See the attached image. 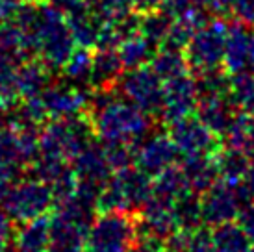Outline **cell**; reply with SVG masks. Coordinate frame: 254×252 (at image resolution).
<instances>
[{"instance_id":"cell-34","label":"cell","mask_w":254,"mask_h":252,"mask_svg":"<svg viewBox=\"0 0 254 252\" xmlns=\"http://www.w3.org/2000/svg\"><path fill=\"white\" fill-rule=\"evenodd\" d=\"M236 89V98L243 108L254 110V78L240 76L234 84Z\"/></svg>"},{"instance_id":"cell-6","label":"cell","mask_w":254,"mask_h":252,"mask_svg":"<svg viewBox=\"0 0 254 252\" xmlns=\"http://www.w3.org/2000/svg\"><path fill=\"white\" fill-rule=\"evenodd\" d=\"M121 93L128 98V102H132L143 112H158L163 106V87L162 78L154 72L150 67L147 69L145 65L137 69H130L121 76L119 80Z\"/></svg>"},{"instance_id":"cell-43","label":"cell","mask_w":254,"mask_h":252,"mask_svg":"<svg viewBox=\"0 0 254 252\" xmlns=\"http://www.w3.org/2000/svg\"><path fill=\"white\" fill-rule=\"evenodd\" d=\"M249 130H251V133H249V135H251V139L254 141V121H253V125H251V128H249Z\"/></svg>"},{"instance_id":"cell-44","label":"cell","mask_w":254,"mask_h":252,"mask_svg":"<svg viewBox=\"0 0 254 252\" xmlns=\"http://www.w3.org/2000/svg\"><path fill=\"white\" fill-rule=\"evenodd\" d=\"M85 2H87V4H89V7H91V6H95L99 0H85Z\"/></svg>"},{"instance_id":"cell-8","label":"cell","mask_w":254,"mask_h":252,"mask_svg":"<svg viewBox=\"0 0 254 252\" xmlns=\"http://www.w3.org/2000/svg\"><path fill=\"white\" fill-rule=\"evenodd\" d=\"M71 165L80 182L91 184L97 188H104L113 175L110 160H108L106 147L100 141L99 143L93 139L89 141L80 150V154L71 161Z\"/></svg>"},{"instance_id":"cell-42","label":"cell","mask_w":254,"mask_h":252,"mask_svg":"<svg viewBox=\"0 0 254 252\" xmlns=\"http://www.w3.org/2000/svg\"><path fill=\"white\" fill-rule=\"evenodd\" d=\"M7 112H9V108L7 104L0 98V128H4L7 125Z\"/></svg>"},{"instance_id":"cell-17","label":"cell","mask_w":254,"mask_h":252,"mask_svg":"<svg viewBox=\"0 0 254 252\" xmlns=\"http://www.w3.org/2000/svg\"><path fill=\"white\" fill-rule=\"evenodd\" d=\"M123 60L119 56V50H100L93 54V69L89 84L97 89H110L119 84L123 76Z\"/></svg>"},{"instance_id":"cell-15","label":"cell","mask_w":254,"mask_h":252,"mask_svg":"<svg viewBox=\"0 0 254 252\" xmlns=\"http://www.w3.org/2000/svg\"><path fill=\"white\" fill-rule=\"evenodd\" d=\"M202 206V221L213 226L230 223L240 213V196L225 188H212Z\"/></svg>"},{"instance_id":"cell-41","label":"cell","mask_w":254,"mask_h":252,"mask_svg":"<svg viewBox=\"0 0 254 252\" xmlns=\"http://www.w3.org/2000/svg\"><path fill=\"white\" fill-rule=\"evenodd\" d=\"M162 4L163 0H132V7H134L137 13H143V15L156 11Z\"/></svg>"},{"instance_id":"cell-4","label":"cell","mask_w":254,"mask_h":252,"mask_svg":"<svg viewBox=\"0 0 254 252\" xmlns=\"http://www.w3.org/2000/svg\"><path fill=\"white\" fill-rule=\"evenodd\" d=\"M135 236V221L128 211H100L89 228L85 252H128Z\"/></svg>"},{"instance_id":"cell-38","label":"cell","mask_w":254,"mask_h":252,"mask_svg":"<svg viewBox=\"0 0 254 252\" xmlns=\"http://www.w3.org/2000/svg\"><path fill=\"white\" fill-rule=\"evenodd\" d=\"M240 226L245 230V234L249 236V239L254 243V204L243 208L240 211Z\"/></svg>"},{"instance_id":"cell-39","label":"cell","mask_w":254,"mask_h":252,"mask_svg":"<svg viewBox=\"0 0 254 252\" xmlns=\"http://www.w3.org/2000/svg\"><path fill=\"white\" fill-rule=\"evenodd\" d=\"M19 6H21L19 0H0V24L13 21Z\"/></svg>"},{"instance_id":"cell-20","label":"cell","mask_w":254,"mask_h":252,"mask_svg":"<svg viewBox=\"0 0 254 252\" xmlns=\"http://www.w3.org/2000/svg\"><path fill=\"white\" fill-rule=\"evenodd\" d=\"M213 243L215 252H247L251 249V239L245 230L232 221L219 224L217 230L213 232Z\"/></svg>"},{"instance_id":"cell-26","label":"cell","mask_w":254,"mask_h":252,"mask_svg":"<svg viewBox=\"0 0 254 252\" xmlns=\"http://www.w3.org/2000/svg\"><path fill=\"white\" fill-rule=\"evenodd\" d=\"M186 63L188 62L178 54L177 50L165 49L163 52L152 58V69L162 80H173L177 76H182Z\"/></svg>"},{"instance_id":"cell-3","label":"cell","mask_w":254,"mask_h":252,"mask_svg":"<svg viewBox=\"0 0 254 252\" xmlns=\"http://www.w3.org/2000/svg\"><path fill=\"white\" fill-rule=\"evenodd\" d=\"M93 139V126L87 115L69 119H50L39 128L41 156L71 163L80 150Z\"/></svg>"},{"instance_id":"cell-13","label":"cell","mask_w":254,"mask_h":252,"mask_svg":"<svg viewBox=\"0 0 254 252\" xmlns=\"http://www.w3.org/2000/svg\"><path fill=\"white\" fill-rule=\"evenodd\" d=\"M173 143L190 156H204L212 148L213 135L202 123L184 117L173 126Z\"/></svg>"},{"instance_id":"cell-28","label":"cell","mask_w":254,"mask_h":252,"mask_svg":"<svg viewBox=\"0 0 254 252\" xmlns=\"http://www.w3.org/2000/svg\"><path fill=\"white\" fill-rule=\"evenodd\" d=\"M91 11L102 24L104 22H119L132 11V0H99Z\"/></svg>"},{"instance_id":"cell-45","label":"cell","mask_w":254,"mask_h":252,"mask_svg":"<svg viewBox=\"0 0 254 252\" xmlns=\"http://www.w3.org/2000/svg\"><path fill=\"white\" fill-rule=\"evenodd\" d=\"M197 2H210V0H197Z\"/></svg>"},{"instance_id":"cell-12","label":"cell","mask_w":254,"mask_h":252,"mask_svg":"<svg viewBox=\"0 0 254 252\" xmlns=\"http://www.w3.org/2000/svg\"><path fill=\"white\" fill-rule=\"evenodd\" d=\"M195 93L197 89L188 78L177 76L169 80L163 89L162 115L171 123L184 119L195 104Z\"/></svg>"},{"instance_id":"cell-11","label":"cell","mask_w":254,"mask_h":252,"mask_svg":"<svg viewBox=\"0 0 254 252\" xmlns=\"http://www.w3.org/2000/svg\"><path fill=\"white\" fill-rule=\"evenodd\" d=\"M175 143L169 137L163 135H154L148 141H145L139 148H135V161L137 167L148 176H158L162 171L171 167V163L175 160Z\"/></svg>"},{"instance_id":"cell-16","label":"cell","mask_w":254,"mask_h":252,"mask_svg":"<svg viewBox=\"0 0 254 252\" xmlns=\"http://www.w3.org/2000/svg\"><path fill=\"white\" fill-rule=\"evenodd\" d=\"M50 217L32 219L21 223L13 232V252H49Z\"/></svg>"},{"instance_id":"cell-25","label":"cell","mask_w":254,"mask_h":252,"mask_svg":"<svg viewBox=\"0 0 254 252\" xmlns=\"http://www.w3.org/2000/svg\"><path fill=\"white\" fill-rule=\"evenodd\" d=\"M67 167H69V161L49 158V156H39L28 167L26 175H28V178H34V180H39V182L50 186Z\"/></svg>"},{"instance_id":"cell-19","label":"cell","mask_w":254,"mask_h":252,"mask_svg":"<svg viewBox=\"0 0 254 252\" xmlns=\"http://www.w3.org/2000/svg\"><path fill=\"white\" fill-rule=\"evenodd\" d=\"M67 22H69V28H71V34L74 37L76 47H84V49L91 50L97 49V39H99L102 22L95 17L91 9L85 11V13L76 15V17L67 19Z\"/></svg>"},{"instance_id":"cell-14","label":"cell","mask_w":254,"mask_h":252,"mask_svg":"<svg viewBox=\"0 0 254 252\" xmlns=\"http://www.w3.org/2000/svg\"><path fill=\"white\" fill-rule=\"evenodd\" d=\"M50 80H52V69L39 58H30L26 62L19 63L17 67L15 85L21 98L41 95L50 85Z\"/></svg>"},{"instance_id":"cell-1","label":"cell","mask_w":254,"mask_h":252,"mask_svg":"<svg viewBox=\"0 0 254 252\" xmlns=\"http://www.w3.org/2000/svg\"><path fill=\"white\" fill-rule=\"evenodd\" d=\"M93 126V135L102 145H137V139L147 133L150 121L143 110L119 97L102 110L85 113Z\"/></svg>"},{"instance_id":"cell-18","label":"cell","mask_w":254,"mask_h":252,"mask_svg":"<svg viewBox=\"0 0 254 252\" xmlns=\"http://www.w3.org/2000/svg\"><path fill=\"white\" fill-rule=\"evenodd\" d=\"M119 56L123 60L125 69H137L143 67L147 62H152L154 54V43L148 41L145 35L135 34L127 37L121 43L119 47Z\"/></svg>"},{"instance_id":"cell-9","label":"cell","mask_w":254,"mask_h":252,"mask_svg":"<svg viewBox=\"0 0 254 252\" xmlns=\"http://www.w3.org/2000/svg\"><path fill=\"white\" fill-rule=\"evenodd\" d=\"M225 35L219 28H206L198 32L188 45V60L195 69L206 70L215 67L225 58Z\"/></svg>"},{"instance_id":"cell-33","label":"cell","mask_w":254,"mask_h":252,"mask_svg":"<svg viewBox=\"0 0 254 252\" xmlns=\"http://www.w3.org/2000/svg\"><path fill=\"white\" fill-rule=\"evenodd\" d=\"M128 252H167V247H165L163 239L156 238V236L137 234Z\"/></svg>"},{"instance_id":"cell-37","label":"cell","mask_w":254,"mask_h":252,"mask_svg":"<svg viewBox=\"0 0 254 252\" xmlns=\"http://www.w3.org/2000/svg\"><path fill=\"white\" fill-rule=\"evenodd\" d=\"M11 245H13L11 219L7 217L4 208H0V252H9V247Z\"/></svg>"},{"instance_id":"cell-7","label":"cell","mask_w":254,"mask_h":252,"mask_svg":"<svg viewBox=\"0 0 254 252\" xmlns=\"http://www.w3.org/2000/svg\"><path fill=\"white\" fill-rule=\"evenodd\" d=\"M43 104L47 108L50 119H69L87 112L89 93L82 91L80 87L67 84H50L41 93Z\"/></svg>"},{"instance_id":"cell-24","label":"cell","mask_w":254,"mask_h":252,"mask_svg":"<svg viewBox=\"0 0 254 252\" xmlns=\"http://www.w3.org/2000/svg\"><path fill=\"white\" fill-rule=\"evenodd\" d=\"M171 15L169 13H160L158 9L156 11H150V13H145V17L141 19V24H139V34L145 35L148 41H152L154 45L158 43H163L165 37L171 30Z\"/></svg>"},{"instance_id":"cell-29","label":"cell","mask_w":254,"mask_h":252,"mask_svg":"<svg viewBox=\"0 0 254 252\" xmlns=\"http://www.w3.org/2000/svg\"><path fill=\"white\" fill-rule=\"evenodd\" d=\"M193 158H195V163L190 161V163L186 165V178H188V182L193 184L195 189L212 188L213 173H215L213 167L202 160L204 156H193Z\"/></svg>"},{"instance_id":"cell-21","label":"cell","mask_w":254,"mask_h":252,"mask_svg":"<svg viewBox=\"0 0 254 252\" xmlns=\"http://www.w3.org/2000/svg\"><path fill=\"white\" fill-rule=\"evenodd\" d=\"M188 184L190 182L186 178V173H180L175 167H167L158 175L154 186H152V193L163 196V198H169V200H177L178 196L186 193Z\"/></svg>"},{"instance_id":"cell-5","label":"cell","mask_w":254,"mask_h":252,"mask_svg":"<svg viewBox=\"0 0 254 252\" xmlns=\"http://www.w3.org/2000/svg\"><path fill=\"white\" fill-rule=\"evenodd\" d=\"M52 206H54V195L50 186L34 178L19 180L2 202L7 217L17 224L47 215V211Z\"/></svg>"},{"instance_id":"cell-40","label":"cell","mask_w":254,"mask_h":252,"mask_svg":"<svg viewBox=\"0 0 254 252\" xmlns=\"http://www.w3.org/2000/svg\"><path fill=\"white\" fill-rule=\"evenodd\" d=\"M234 7L241 19H247V21L254 19V0H236Z\"/></svg>"},{"instance_id":"cell-2","label":"cell","mask_w":254,"mask_h":252,"mask_svg":"<svg viewBox=\"0 0 254 252\" xmlns=\"http://www.w3.org/2000/svg\"><path fill=\"white\" fill-rule=\"evenodd\" d=\"M30 35H34L36 39L37 58L43 60L52 70L64 69L72 50L76 49V43L65 15L58 11L54 6H50L47 0L41 2L39 21L36 30Z\"/></svg>"},{"instance_id":"cell-32","label":"cell","mask_w":254,"mask_h":252,"mask_svg":"<svg viewBox=\"0 0 254 252\" xmlns=\"http://www.w3.org/2000/svg\"><path fill=\"white\" fill-rule=\"evenodd\" d=\"M219 169H221L223 176H226V180H234V178H240L245 173L247 163H245V158L240 152H228L225 158V163L221 161Z\"/></svg>"},{"instance_id":"cell-10","label":"cell","mask_w":254,"mask_h":252,"mask_svg":"<svg viewBox=\"0 0 254 252\" xmlns=\"http://www.w3.org/2000/svg\"><path fill=\"white\" fill-rule=\"evenodd\" d=\"M87 234L89 226L54 213L50 217L49 252H85Z\"/></svg>"},{"instance_id":"cell-23","label":"cell","mask_w":254,"mask_h":252,"mask_svg":"<svg viewBox=\"0 0 254 252\" xmlns=\"http://www.w3.org/2000/svg\"><path fill=\"white\" fill-rule=\"evenodd\" d=\"M175 215L180 230L193 232L197 230L198 223L202 221V206L193 195L184 193L175 200Z\"/></svg>"},{"instance_id":"cell-22","label":"cell","mask_w":254,"mask_h":252,"mask_svg":"<svg viewBox=\"0 0 254 252\" xmlns=\"http://www.w3.org/2000/svg\"><path fill=\"white\" fill-rule=\"evenodd\" d=\"M93 69V52L91 49H84V47H76L69 56L67 63L64 65V74L67 80L78 82V84H87L91 78Z\"/></svg>"},{"instance_id":"cell-27","label":"cell","mask_w":254,"mask_h":252,"mask_svg":"<svg viewBox=\"0 0 254 252\" xmlns=\"http://www.w3.org/2000/svg\"><path fill=\"white\" fill-rule=\"evenodd\" d=\"M0 163L7 165H22L21 156V141H19V130L13 126H4L0 128Z\"/></svg>"},{"instance_id":"cell-35","label":"cell","mask_w":254,"mask_h":252,"mask_svg":"<svg viewBox=\"0 0 254 252\" xmlns=\"http://www.w3.org/2000/svg\"><path fill=\"white\" fill-rule=\"evenodd\" d=\"M188 252H215L213 234H208L206 230H198V228L190 232Z\"/></svg>"},{"instance_id":"cell-31","label":"cell","mask_w":254,"mask_h":252,"mask_svg":"<svg viewBox=\"0 0 254 252\" xmlns=\"http://www.w3.org/2000/svg\"><path fill=\"white\" fill-rule=\"evenodd\" d=\"M21 176H22V167L0 163V204L4 202V198L11 191V188L21 180Z\"/></svg>"},{"instance_id":"cell-36","label":"cell","mask_w":254,"mask_h":252,"mask_svg":"<svg viewBox=\"0 0 254 252\" xmlns=\"http://www.w3.org/2000/svg\"><path fill=\"white\" fill-rule=\"evenodd\" d=\"M50 6H54L58 11H62L65 15V19H71V17H76L80 13H85L89 11L91 7L85 0H47Z\"/></svg>"},{"instance_id":"cell-30","label":"cell","mask_w":254,"mask_h":252,"mask_svg":"<svg viewBox=\"0 0 254 252\" xmlns=\"http://www.w3.org/2000/svg\"><path fill=\"white\" fill-rule=\"evenodd\" d=\"M50 189H52V195H54V204L64 202V200L71 198V196L76 193L78 176H76V173H74L72 165H69L54 182L50 184Z\"/></svg>"}]
</instances>
